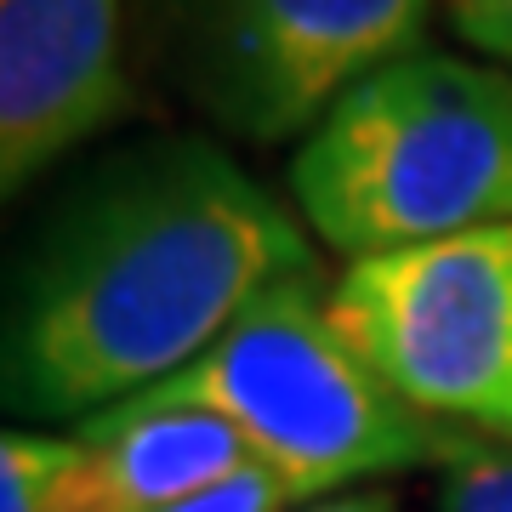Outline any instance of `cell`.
I'll list each match as a JSON object with an SVG mask.
<instances>
[{"label": "cell", "instance_id": "1", "mask_svg": "<svg viewBox=\"0 0 512 512\" xmlns=\"http://www.w3.org/2000/svg\"><path fill=\"white\" fill-rule=\"evenodd\" d=\"M313 268L296 217L217 143L114 148L0 256V416L80 427L131 404Z\"/></svg>", "mask_w": 512, "mask_h": 512}, {"label": "cell", "instance_id": "2", "mask_svg": "<svg viewBox=\"0 0 512 512\" xmlns=\"http://www.w3.org/2000/svg\"><path fill=\"white\" fill-rule=\"evenodd\" d=\"M291 200L353 262L512 222V74L450 52L376 69L302 137Z\"/></svg>", "mask_w": 512, "mask_h": 512}, {"label": "cell", "instance_id": "3", "mask_svg": "<svg viewBox=\"0 0 512 512\" xmlns=\"http://www.w3.org/2000/svg\"><path fill=\"white\" fill-rule=\"evenodd\" d=\"M143 410H211L245 433L296 501L342 495V484L410 467H450L478 439L439 427L382 382L330 313L325 274H291L256 296L217 342L137 393Z\"/></svg>", "mask_w": 512, "mask_h": 512}, {"label": "cell", "instance_id": "4", "mask_svg": "<svg viewBox=\"0 0 512 512\" xmlns=\"http://www.w3.org/2000/svg\"><path fill=\"white\" fill-rule=\"evenodd\" d=\"M330 313L410 410L512 444V222L348 262Z\"/></svg>", "mask_w": 512, "mask_h": 512}, {"label": "cell", "instance_id": "5", "mask_svg": "<svg viewBox=\"0 0 512 512\" xmlns=\"http://www.w3.org/2000/svg\"><path fill=\"white\" fill-rule=\"evenodd\" d=\"M433 0H165L188 97L245 143H285L421 52Z\"/></svg>", "mask_w": 512, "mask_h": 512}, {"label": "cell", "instance_id": "6", "mask_svg": "<svg viewBox=\"0 0 512 512\" xmlns=\"http://www.w3.org/2000/svg\"><path fill=\"white\" fill-rule=\"evenodd\" d=\"M126 0H0V211L131 109Z\"/></svg>", "mask_w": 512, "mask_h": 512}, {"label": "cell", "instance_id": "7", "mask_svg": "<svg viewBox=\"0 0 512 512\" xmlns=\"http://www.w3.org/2000/svg\"><path fill=\"white\" fill-rule=\"evenodd\" d=\"M74 456H80L74 439L35 433V427H0V512H46Z\"/></svg>", "mask_w": 512, "mask_h": 512}, {"label": "cell", "instance_id": "8", "mask_svg": "<svg viewBox=\"0 0 512 512\" xmlns=\"http://www.w3.org/2000/svg\"><path fill=\"white\" fill-rule=\"evenodd\" d=\"M439 512H512V444H484L439 467Z\"/></svg>", "mask_w": 512, "mask_h": 512}, {"label": "cell", "instance_id": "9", "mask_svg": "<svg viewBox=\"0 0 512 512\" xmlns=\"http://www.w3.org/2000/svg\"><path fill=\"white\" fill-rule=\"evenodd\" d=\"M285 507H296V490L274 467L251 461L245 473L222 478V484L188 495V501H177V507H165V512H285Z\"/></svg>", "mask_w": 512, "mask_h": 512}, {"label": "cell", "instance_id": "10", "mask_svg": "<svg viewBox=\"0 0 512 512\" xmlns=\"http://www.w3.org/2000/svg\"><path fill=\"white\" fill-rule=\"evenodd\" d=\"M444 6L456 35L512 74V0H444Z\"/></svg>", "mask_w": 512, "mask_h": 512}, {"label": "cell", "instance_id": "11", "mask_svg": "<svg viewBox=\"0 0 512 512\" xmlns=\"http://www.w3.org/2000/svg\"><path fill=\"white\" fill-rule=\"evenodd\" d=\"M296 512H399V495L393 490H342V495H325V501H308Z\"/></svg>", "mask_w": 512, "mask_h": 512}]
</instances>
